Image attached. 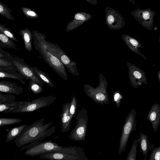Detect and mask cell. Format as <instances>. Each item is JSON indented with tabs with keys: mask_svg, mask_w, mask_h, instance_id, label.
<instances>
[{
	"mask_svg": "<svg viewBox=\"0 0 160 160\" xmlns=\"http://www.w3.org/2000/svg\"><path fill=\"white\" fill-rule=\"evenodd\" d=\"M45 117L34 121L29 126L14 142L18 148L22 147L20 150L27 149L55 132L56 127L49 128L53 123L51 122L44 124Z\"/></svg>",
	"mask_w": 160,
	"mask_h": 160,
	"instance_id": "obj_1",
	"label": "cell"
},
{
	"mask_svg": "<svg viewBox=\"0 0 160 160\" xmlns=\"http://www.w3.org/2000/svg\"><path fill=\"white\" fill-rule=\"evenodd\" d=\"M33 45L45 62L62 78L68 79L65 67L59 59L52 51L46 40L45 35L38 31H32Z\"/></svg>",
	"mask_w": 160,
	"mask_h": 160,
	"instance_id": "obj_2",
	"label": "cell"
},
{
	"mask_svg": "<svg viewBox=\"0 0 160 160\" xmlns=\"http://www.w3.org/2000/svg\"><path fill=\"white\" fill-rule=\"evenodd\" d=\"M52 95L39 97L31 101H22V104L12 110H5L2 113L29 112L48 106L52 103L56 99Z\"/></svg>",
	"mask_w": 160,
	"mask_h": 160,
	"instance_id": "obj_3",
	"label": "cell"
},
{
	"mask_svg": "<svg viewBox=\"0 0 160 160\" xmlns=\"http://www.w3.org/2000/svg\"><path fill=\"white\" fill-rule=\"evenodd\" d=\"M69 149L59 145L51 140L39 142L32 147L27 149L24 154L30 156H40L44 153L49 152H68Z\"/></svg>",
	"mask_w": 160,
	"mask_h": 160,
	"instance_id": "obj_4",
	"label": "cell"
},
{
	"mask_svg": "<svg viewBox=\"0 0 160 160\" xmlns=\"http://www.w3.org/2000/svg\"><path fill=\"white\" fill-rule=\"evenodd\" d=\"M47 42L52 51L73 76L79 75L78 71L77 63L72 60L62 49L57 44L49 42Z\"/></svg>",
	"mask_w": 160,
	"mask_h": 160,
	"instance_id": "obj_5",
	"label": "cell"
},
{
	"mask_svg": "<svg viewBox=\"0 0 160 160\" xmlns=\"http://www.w3.org/2000/svg\"><path fill=\"white\" fill-rule=\"evenodd\" d=\"M133 17L143 28L151 31L153 27L155 12L150 8L146 9H140L138 7L131 12Z\"/></svg>",
	"mask_w": 160,
	"mask_h": 160,
	"instance_id": "obj_6",
	"label": "cell"
},
{
	"mask_svg": "<svg viewBox=\"0 0 160 160\" xmlns=\"http://www.w3.org/2000/svg\"><path fill=\"white\" fill-rule=\"evenodd\" d=\"M128 75L131 86L134 88L143 83L147 84V79L145 72L139 68L129 62H127Z\"/></svg>",
	"mask_w": 160,
	"mask_h": 160,
	"instance_id": "obj_7",
	"label": "cell"
},
{
	"mask_svg": "<svg viewBox=\"0 0 160 160\" xmlns=\"http://www.w3.org/2000/svg\"><path fill=\"white\" fill-rule=\"evenodd\" d=\"M105 23L110 29L118 30L125 25L124 19L116 10L107 6L105 8Z\"/></svg>",
	"mask_w": 160,
	"mask_h": 160,
	"instance_id": "obj_8",
	"label": "cell"
},
{
	"mask_svg": "<svg viewBox=\"0 0 160 160\" xmlns=\"http://www.w3.org/2000/svg\"><path fill=\"white\" fill-rule=\"evenodd\" d=\"M14 66L19 72L27 80H32L43 86L44 82L35 74L32 67L24 62V60L17 57H13Z\"/></svg>",
	"mask_w": 160,
	"mask_h": 160,
	"instance_id": "obj_9",
	"label": "cell"
},
{
	"mask_svg": "<svg viewBox=\"0 0 160 160\" xmlns=\"http://www.w3.org/2000/svg\"><path fill=\"white\" fill-rule=\"evenodd\" d=\"M92 17V15L87 12H78L75 13L73 19L67 24L66 27V32H69L76 29L85 22L90 20Z\"/></svg>",
	"mask_w": 160,
	"mask_h": 160,
	"instance_id": "obj_10",
	"label": "cell"
},
{
	"mask_svg": "<svg viewBox=\"0 0 160 160\" xmlns=\"http://www.w3.org/2000/svg\"><path fill=\"white\" fill-rule=\"evenodd\" d=\"M147 119L152 124L153 131L156 132L160 123V105L156 103L153 104L148 115Z\"/></svg>",
	"mask_w": 160,
	"mask_h": 160,
	"instance_id": "obj_11",
	"label": "cell"
},
{
	"mask_svg": "<svg viewBox=\"0 0 160 160\" xmlns=\"http://www.w3.org/2000/svg\"><path fill=\"white\" fill-rule=\"evenodd\" d=\"M0 91L11 94L19 95L23 91V89L17 84L3 80L0 81Z\"/></svg>",
	"mask_w": 160,
	"mask_h": 160,
	"instance_id": "obj_12",
	"label": "cell"
},
{
	"mask_svg": "<svg viewBox=\"0 0 160 160\" xmlns=\"http://www.w3.org/2000/svg\"><path fill=\"white\" fill-rule=\"evenodd\" d=\"M122 39L128 47L132 51L139 55L145 60L146 57L139 50V48H142L141 43L136 39L130 35L125 34L122 35Z\"/></svg>",
	"mask_w": 160,
	"mask_h": 160,
	"instance_id": "obj_13",
	"label": "cell"
},
{
	"mask_svg": "<svg viewBox=\"0 0 160 160\" xmlns=\"http://www.w3.org/2000/svg\"><path fill=\"white\" fill-rule=\"evenodd\" d=\"M141 151L144 156V160H146L149 151L152 150L151 145L148 136L142 132H140L138 139Z\"/></svg>",
	"mask_w": 160,
	"mask_h": 160,
	"instance_id": "obj_14",
	"label": "cell"
},
{
	"mask_svg": "<svg viewBox=\"0 0 160 160\" xmlns=\"http://www.w3.org/2000/svg\"><path fill=\"white\" fill-rule=\"evenodd\" d=\"M19 33L23 40L25 49L28 52H31L32 49V40L33 34L30 29L27 28L21 29Z\"/></svg>",
	"mask_w": 160,
	"mask_h": 160,
	"instance_id": "obj_15",
	"label": "cell"
},
{
	"mask_svg": "<svg viewBox=\"0 0 160 160\" xmlns=\"http://www.w3.org/2000/svg\"><path fill=\"white\" fill-rule=\"evenodd\" d=\"M28 126V125L23 124L12 128L6 135L5 142H8L17 139L22 133L25 131Z\"/></svg>",
	"mask_w": 160,
	"mask_h": 160,
	"instance_id": "obj_16",
	"label": "cell"
},
{
	"mask_svg": "<svg viewBox=\"0 0 160 160\" xmlns=\"http://www.w3.org/2000/svg\"><path fill=\"white\" fill-rule=\"evenodd\" d=\"M65 153L60 152H49L40 155V158L43 159L50 160H65L70 158L69 156Z\"/></svg>",
	"mask_w": 160,
	"mask_h": 160,
	"instance_id": "obj_17",
	"label": "cell"
},
{
	"mask_svg": "<svg viewBox=\"0 0 160 160\" xmlns=\"http://www.w3.org/2000/svg\"><path fill=\"white\" fill-rule=\"evenodd\" d=\"M69 104H63L62 106V112L60 115L61 130L62 132L66 131L68 128L67 124L69 123L70 119L69 115H68Z\"/></svg>",
	"mask_w": 160,
	"mask_h": 160,
	"instance_id": "obj_18",
	"label": "cell"
},
{
	"mask_svg": "<svg viewBox=\"0 0 160 160\" xmlns=\"http://www.w3.org/2000/svg\"><path fill=\"white\" fill-rule=\"evenodd\" d=\"M32 68L35 74L37 77L50 87L52 88L55 87L52 81L49 77L48 74L35 66H33Z\"/></svg>",
	"mask_w": 160,
	"mask_h": 160,
	"instance_id": "obj_19",
	"label": "cell"
},
{
	"mask_svg": "<svg viewBox=\"0 0 160 160\" xmlns=\"http://www.w3.org/2000/svg\"><path fill=\"white\" fill-rule=\"evenodd\" d=\"M0 47L16 49V45L9 37L0 32Z\"/></svg>",
	"mask_w": 160,
	"mask_h": 160,
	"instance_id": "obj_20",
	"label": "cell"
},
{
	"mask_svg": "<svg viewBox=\"0 0 160 160\" xmlns=\"http://www.w3.org/2000/svg\"><path fill=\"white\" fill-rule=\"evenodd\" d=\"M0 78H10L16 79L19 81L23 85H25L26 82L23 80L24 77L19 72H5L0 71Z\"/></svg>",
	"mask_w": 160,
	"mask_h": 160,
	"instance_id": "obj_21",
	"label": "cell"
},
{
	"mask_svg": "<svg viewBox=\"0 0 160 160\" xmlns=\"http://www.w3.org/2000/svg\"><path fill=\"white\" fill-rule=\"evenodd\" d=\"M12 12L11 9L0 1V14L2 16L4 17L9 20L15 21V19L11 14Z\"/></svg>",
	"mask_w": 160,
	"mask_h": 160,
	"instance_id": "obj_22",
	"label": "cell"
},
{
	"mask_svg": "<svg viewBox=\"0 0 160 160\" xmlns=\"http://www.w3.org/2000/svg\"><path fill=\"white\" fill-rule=\"evenodd\" d=\"M16 97L12 94H0V104H9L15 102Z\"/></svg>",
	"mask_w": 160,
	"mask_h": 160,
	"instance_id": "obj_23",
	"label": "cell"
},
{
	"mask_svg": "<svg viewBox=\"0 0 160 160\" xmlns=\"http://www.w3.org/2000/svg\"><path fill=\"white\" fill-rule=\"evenodd\" d=\"M22 121V119L17 118H1L0 127L19 123Z\"/></svg>",
	"mask_w": 160,
	"mask_h": 160,
	"instance_id": "obj_24",
	"label": "cell"
},
{
	"mask_svg": "<svg viewBox=\"0 0 160 160\" xmlns=\"http://www.w3.org/2000/svg\"><path fill=\"white\" fill-rule=\"evenodd\" d=\"M42 86L32 80H30L29 89L34 93L38 94L43 91Z\"/></svg>",
	"mask_w": 160,
	"mask_h": 160,
	"instance_id": "obj_25",
	"label": "cell"
},
{
	"mask_svg": "<svg viewBox=\"0 0 160 160\" xmlns=\"http://www.w3.org/2000/svg\"><path fill=\"white\" fill-rule=\"evenodd\" d=\"M0 32L9 37L13 41L16 42L18 41L15 35L5 25L0 24Z\"/></svg>",
	"mask_w": 160,
	"mask_h": 160,
	"instance_id": "obj_26",
	"label": "cell"
},
{
	"mask_svg": "<svg viewBox=\"0 0 160 160\" xmlns=\"http://www.w3.org/2000/svg\"><path fill=\"white\" fill-rule=\"evenodd\" d=\"M24 15L29 19H35L38 17V15L34 11L27 8H21Z\"/></svg>",
	"mask_w": 160,
	"mask_h": 160,
	"instance_id": "obj_27",
	"label": "cell"
},
{
	"mask_svg": "<svg viewBox=\"0 0 160 160\" xmlns=\"http://www.w3.org/2000/svg\"><path fill=\"white\" fill-rule=\"evenodd\" d=\"M22 101H15L14 102L11 104H0V112H2L5 110L14 109L22 104Z\"/></svg>",
	"mask_w": 160,
	"mask_h": 160,
	"instance_id": "obj_28",
	"label": "cell"
},
{
	"mask_svg": "<svg viewBox=\"0 0 160 160\" xmlns=\"http://www.w3.org/2000/svg\"><path fill=\"white\" fill-rule=\"evenodd\" d=\"M138 140L134 141L132 144L131 150L130 152L128 159L130 160H136L137 148L138 147Z\"/></svg>",
	"mask_w": 160,
	"mask_h": 160,
	"instance_id": "obj_29",
	"label": "cell"
},
{
	"mask_svg": "<svg viewBox=\"0 0 160 160\" xmlns=\"http://www.w3.org/2000/svg\"><path fill=\"white\" fill-rule=\"evenodd\" d=\"M149 160H160V145L151 150Z\"/></svg>",
	"mask_w": 160,
	"mask_h": 160,
	"instance_id": "obj_30",
	"label": "cell"
},
{
	"mask_svg": "<svg viewBox=\"0 0 160 160\" xmlns=\"http://www.w3.org/2000/svg\"><path fill=\"white\" fill-rule=\"evenodd\" d=\"M0 58L13 62V57L8 52L4 51L0 47Z\"/></svg>",
	"mask_w": 160,
	"mask_h": 160,
	"instance_id": "obj_31",
	"label": "cell"
},
{
	"mask_svg": "<svg viewBox=\"0 0 160 160\" xmlns=\"http://www.w3.org/2000/svg\"><path fill=\"white\" fill-rule=\"evenodd\" d=\"M15 66L13 62L0 58V68Z\"/></svg>",
	"mask_w": 160,
	"mask_h": 160,
	"instance_id": "obj_32",
	"label": "cell"
},
{
	"mask_svg": "<svg viewBox=\"0 0 160 160\" xmlns=\"http://www.w3.org/2000/svg\"><path fill=\"white\" fill-rule=\"evenodd\" d=\"M95 97L99 101H103L106 98L105 95L103 93H99L95 95Z\"/></svg>",
	"mask_w": 160,
	"mask_h": 160,
	"instance_id": "obj_33",
	"label": "cell"
},
{
	"mask_svg": "<svg viewBox=\"0 0 160 160\" xmlns=\"http://www.w3.org/2000/svg\"><path fill=\"white\" fill-rule=\"evenodd\" d=\"M84 132V128L82 127H80L78 128L76 131V132L78 135L82 134Z\"/></svg>",
	"mask_w": 160,
	"mask_h": 160,
	"instance_id": "obj_34",
	"label": "cell"
},
{
	"mask_svg": "<svg viewBox=\"0 0 160 160\" xmlns=\"http://www.w3.org/2000/svg\"><path fill=\"white\" fill-rule=\"evenodd\" d=\"M75 107L73 104L71 105L69 110L70 113L71 115H73L75 112Z\"/></svg>",
	"mask_w": 160,
	"mask_h": 160,
	"instance_id": "obj_35",
	"label": "cell"
},
{
	"mask_svg": "<svg viewBox=\"0 0 160 160\" xmlns=\"http://www.w3.org/2000/svg\"><path fill=\"white\" fill-rule=\"evenodd\" d=\"M88 2L93 5H95L97 3V0H85Z\"/></svg>",
	"mask_w": 160,
	"mask_h": 160,
	"instance_id": "obj_36",
	"label": "cell"
},
{
	"mask_svg": "<svg viewBox=\"0 0 160 160\" xmlns=\"http://www.w3.org/2000/svg\"><path fill=\"white\" fill-rule=\"evenodd\" d=\"M120 96V94L118 93H117L115 94L114 97V99L115 101H116Z\"/></svg>",
	"mask_w": 160,
	"mask_h": 160,
	"instance_id": "obj_37",
	"label": "cell"
},
{
	"mask_svg": "<svg viewBox=\"0 0 160 160\" xmlns=\"http://www.w3.org/2000/svg\"><path fill=\"white\" fill-rule=\"evenodd\" d=\"M157 76L158 80L160 83V71L157 72Z\"/></svg>",
	"mask_w": 160,
	"mask_h": 160,
	"instance_id": "obj_38",
	"label": "cell"
},
{
	"mask_svg": "<svg viewBox=\"0 0 160 160\" xmlns=\"http://www.w3.org/2000/svg\"><path fill=\"white\" fill-rule=\"evenodd\" d=\"M135 0H129V1L130 2L133 3H134V1Z\"/></svg>",
	"mask_w": 160,
	"mask_h": 160,
	"instance_id": "obj_39",
	"label": "cell"
},
{
	"mask_svg": "<svg viewBox=\"0 0 160 160\" xmlns=\"http://www.w3.org/2000/svg\"><path fill=\"white\" fill-rule=\"evenodd\" d=\"M159 42L160 43V33L159 35Z\"/></svg>",
	"mask_w": 160,
	"mask_h": 160,
	"instance_id": "obj_40",
	"label": "cell"
}]
</instances>
